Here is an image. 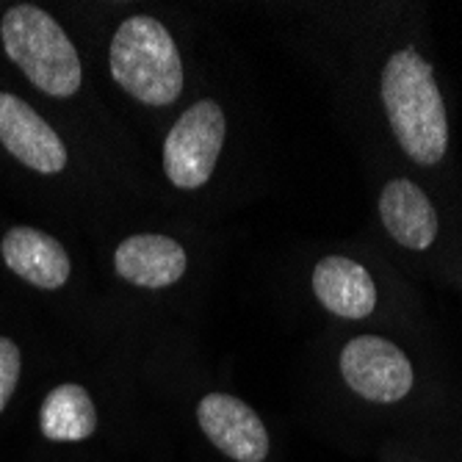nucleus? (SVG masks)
<instances>
[{"label": "nucleus", "mask_w": 462, "mask_h": 462, "mask_svg": "<svg viewBox=\"0 0 462 462\" xmlns=\"http://www.w3.org/2000/svg\"><path fill=\"white\" fill-rule=\"evenodd\" d=\"M383 103L399 147L421 166L448 150V119L432 64L415 51H399L383 69Z\"/></svg>", "instance_id": "1"}, {"label": "nucleus", "mask_w": 462, "mask_h": 462, "mask_svg": "<svg viewBox=\"0 0 462 462\" xmlns=\"http://www.w3.org/2000/svg\"><path fill=\"white\" fill-rule=\"evenodd\" d=\"M111 78L144 106H170L183 92V61L172 33L147 14L128 17L108 48Z\"/></svg>", "instance_id": "2"}, {"label": "nucleus", "mask_w": 462, "mask_h": 462, "mask_svg": "<svg viewBox=\"0 0 462 462\" xmlns=\"http://www.w3.org/2000/svg\"><path fill=\"white\" fill-rule=\"evenodd\" d=\"M6 56L39 92L72 97L83 83V67L67 31L33 4L12 6L0 20Z\"/></svg>", "instance_id": "3"}, {"label": "nucleus", "mask_w": 462, "mask_h": 462, "mask_svg": "<svg viewBox=\"0 0 462 462\" xmlns=\"http://www.w3.org/2000/svg\"><path fill=\"white\" fill-rule=\"evenodd\" d=\"M227 122L222 106L214 100H197L172 125L163 142V172L178 189H199L211 180L225 144Z\"/></svg>", "instance_id": "4"}, {"label": "nucleus", "mask_w": 462, "mask_h": 462, "mask_svg": "<svg viewBox=\"0 0 462 462\" xmlns=\"http://www.w3.org/2000/svg\"><path fill=\"white\" fill-rule=\"evenodd\" d=\"M341 374L357 396L380 404L404 399L415 380L407 355L393 341L376 335H360L344 346Z\"/></svg>", "instance_id": "5"}, {"label": "nucleus", "mask_w": 462, "mask_h": 462, "mask_svg": "<svg viewBox=\"0 0 462 462\" xmlns=\"http://www.w3.org/2000/svg\"><path fill=\"white\" fill-rule=\"evenodd\" d=\"M197 421L205 438L236 462H263L269 454L261 415L230 393H208L197 404Z\"/></svg>", "instance_id": "6"}, {"label": "nucleus", "mask_w": 462, "mask_h": 462, "mask_svg": "<svg viewBox=\"0 0 462 462\" xmlns=\"http://www.w3.org/2000/svg\"><path fill=\"white\" fill-rule=\"evenodd\" d=\"M0 144L42 175H59L67 166V147L59 134L23 97L9 92H0Z\"/></svg>", "instance_id": "7"}, {"label": "nucleus", "mask_w": 462, "mask_h": 462, "mask_svg": "<svg viewBox=\"0 0 462 462\" xmlns=\"http://www.w3.org/2000/svg\"><path fill=\"white\" fill-rule=\"evenodd\" d=\"M186 249L161 233H139L125 238L114 252V269L122 280L139 288H170L186 274Z\"/></svg>", "instance_id": "8"}, {"label": "nucleus", "mask_w": 462, "mask_h": 462, "mask_svg": "<svg viewBox=\"0 0 462 462\" xmlns=\"http://www.w3.org/2000/svg\"><path fill=\"white\" fill-rule=\"evenodd\" d=\"M6 266L25 282L56 291L69 280L67 249L48 233L36 227H12L0 244Z\"/></svg>", "instance_id": "9"}, {"label": "nucleus", "mask_w": 462, "mask_h": 462, "mask_svg": "<svg viewBox=\"0 0 462 462\" xmlns=\"http://www.w3.org/2000/svg\"><path fill=\"white\" fill-rule=\"evenodd\" d=\"M313 293L319 302L341 319H365L376 308L371 274L352 258L327 255L313 269Z\"/></svg>", "instance_id": "10"}, {"label": "nucleus", "mask_w": 462, "mask_h": 462, "mask_svg": "<svg viewBox=\"0 0 462 462\" xmlns=\"http://www.w3.org/2000/svg\"><path fill=\"white\" fill-rule=\"evenodd\" d=\"M380 217L385 230L407 249H427L438 238V214L412 180L396 178L383 189Z\"/></svg>", "instance_id": "11"}, {"label": "nucleus", "mask_w": 462, "mask_h": 462, "mask_svg": "<svg viewBox=\"0 0 462 462\" xmlns=\"http://www.w3.org/2000/svg\"><path fill=\"white\" fill-rule=\"evenodd\" d=\"M39 427L42 435L56 443H78L92 438L97 430V410L92 396L75 383L53 388L39 410Z\"/></svg>", "instance_id": "12"}, {"label": "nucleus", "mask_w": 462, "mask_h": 462, "mask_svg": "<svg viewBox=\"0 0 462 462\" xmlns=\"http://www.w3.org/2000/svg\"><path fill=\"white\" fill-rule=\"evenodd\" d=\"M20 368H23V357H20L17 344L9 338H0V412L6 410L9 399L17 391Z\"/></svg>", "instance_id": "13"}]
</instances>
